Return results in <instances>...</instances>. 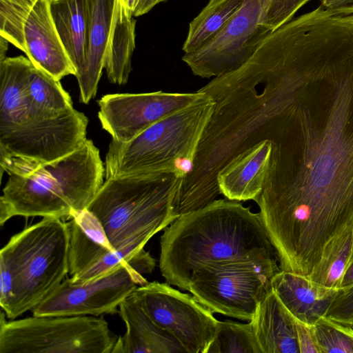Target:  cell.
Returning a JSON list of instances; mask_svg holds the SVG:
<instances>
[{"label":"cell","instance_id":"6da1fadb","mask_svg":"<svg viewBox=\"0 0 353 353\" xmlns=\"http://www.w3.org/2000/svg\"><path fill=\"white\" fill-rule=\"evenodd\" d=\"M217 139L230 159L268 141L254 201L280 263L316 271L353 232V20L299 17L231 79Z\"/></svg>","mask_w":353,"mask_h":353},{"label":"cell","instance_id":"7a4b0ae2","mask_svg":"<svg viewBox=\"0 0 353 353\" xmlns=\"http://www.w3.org/2000/svg\"><path fill=\"white\" fill-rule=\"evenodd\" d=\"M160 247L162 276L170 285L185 290L191 275L201 267L229 260L277 258L259 213L226 198L176 218L165 228Z\"/></svg>","mask_w":353,"mask_h":353},{"label":"cell","instance_id":"3957f363","mask_svg":"<svg viewBox=\"0 0 353 353\" xmlns=\"http://www.w3.org/2000/svg\"><path fill=\"white\" fill-rule=\"evenodd\" d=\"M8 180L0 197V225L14 216L70 220L86 209L103 184L99 149L88 139L74 152L46 163L0 157Z\"/></svg>","mask_w":353,"mask_h":353},{"label":"cell","instance_id":"277c9868","mask_svg":"<svg viewBox=\"0 0 353 353\" xmlns=\"http://www.w3.org/2000/svg\"><path fill=\"white\" fill-rule=\"evenodd\" d=\"M64 220L43 217L12 236L0 251V305L9 319L32 310L69 273Z\"/></svg>","mask_w":353,"mask_h":353},{"label":"cell","instance_id":"5b68a950","mask_svg":"<svg viewBox=\"0 0 353 353\" xmlns=\"http://www.w3.org/2000/svg\"><path fill=\"white\" fill-rule=\"evenodd\" d=\"M183 176L163 172L106 179L87 209L98 219L114 250L144 247L178 218L174 202Z\"/></svg>","mask_w":353,"mask_h":353},{"label":"cell","instance_id":"8992f818","mask_svg":"<svg viewBox=\"0 0 353 353\" xmlns=\"http://www.w3.org/2000/svg\"><path fill=\"white\" fill-rule=\"evenodd\" d=\"M214 105L212 99L204 94L131 140H112L105 157V179L163 172H179L184 176L192 164Z\"/></svg>","mask_w":353,"mask_h":353},{"label":"cell","instance_id":"52a82bcc","mask_svg":"<svg viewBox=\"0 0 353 353\" xmlns=\"http://www.w3.org/2000/svg\"><path fill=\"white\" fill-rule=\"evenodd\" d=\"M117 337L102 316H32L6 321L0 353H111Z\"/></svg>","mask_w":353,"mask_h":353},{"label":"cell","instance_id":"ba28073f","mask_svg":"<svg viewBox=\"0 0 353 353\" xmlns=\"http://www.w3.org/2000/svg\"><path fill=\"white\" fill-rule=\"evenodd\" d=\"M278 259H241L209 264L191 275L188 291L212 313L250 321L272 290Z\"/></svg>","mask_w":353,"mask_h":353},{"label":"cell","instance_id":"9c48e42d","mask_svg":"<svg viewBox=\"0 0 353 353\" xmlns=\"http://www.w3.org/2000/svg\"><path fill=\"white\" fill-rule=\"evenodd\" d=\"M10 65L23 66L30 74L34 66L22 55L6 57L0 62V72ZM88 124V117L75 109L49 120L0 113V157H19L38 163L53 161L85 143Z\"/></svg>","mask_w":353,"mask_h":353},{"label":"cell","instance_id":"30bf717a","mask_svg":"<svg viewBox=\"0 0 353 353\" xmlns=\"http://www.w3.org/2000/svg\"><path fill=\"white\" fill-rule=\"evenodd\" d=\"M272 0H245L229 22L198 50L184 53L182 61L194 76L209 79L242 66L265 38L282 26L271 11Z\"/></svg>","mask_w":353,"mask_h":353},{"label":"cell","instance_id":"8fae6325","mask_svg":"<svg viewBox=\"0 0 353 353\" xmlns=\"http://www.w3.org/2000/svg\"><path fill=\"white\" fill-rule=\"evenodd\" d=\"M132 294L151 319L170 334L187 353H206L218 320L193 295L157 281L139 285Z\"/></svg>","mask_w":353,"mask_h":353},{"label":"cell","instance_id":"7c38bea8","mask_svg":"<svg viewBox=\"0 0 353 353\" xmlns=\"http://www.w3.org/2000/svg\"><path fill=\"white\" fill-rule=\"evenodd\" d=\"M148 281L128 263L88 281L64 279L33 310L34 316H94L119 313L121 303Z\"/></svg>","mask_w":353,"mask_h":353},{"label":"cell","instance_id":"4fadbf2b","mask_svg":"<svg viewBox=\"0 0 353 353\" xmlns=\"http://www.w3.org/2000/svg\"><path fill=\"white\" fill-rule=\"evenodd\" d=\"M203 94L198 90L105 94L98 101V117L112 140L127 142L155 122L188 106Z\"/></svg>","mask_w":353,"mask_h":353},{"label":"cell","instance_id":"5bb4252c","mask_svg":"<svg viewBox=\"0 0 353 353\" xmlns=\"http://www.w3.org/2000/svg\"><path fill=\"white\" fill-rule=\"evenodd\" d=\"M67 223L70 234L69 274L73 281L93 280L124 263L131 265L140 252L135 245L114 250L101 223L87 208Z\"/></svg>","mask_w":353,"mask_h":353},{"label":"cell","instance_id":"9a60e30c","mask_svg":"<svg viewBox=\"0 0 353 353\" xmlns=\"http://www.w3.org/2000/svg\"><path fill=\"white\" fill-rule=\"evenodd\" d=\"M22 51L34 67L56 80L76 76L53 21L50 0H37L22 26Z\"/></svg>","mask_w":353,"mask_h":353},{"label":"cell","instance_id":"2e32d148","mask_svg":"<svg viewBox=\"0 0 353 353\" xmlns=\"http://www.w3.org/2000/svg\"><path fill=\"white\" fill-rule=\"evenodd\" d=\"M119 314L126 330L117 337L111 353H187L151 319L132 293L121 303Z\"/></svg>","mask_w":353,"mask_h":353},{"label":"cell","instance_id":"e0dca14e","mask_svg":"<svg viewBox=\"0 0 353 353\" xmlns=\"http://www.w3.org/2000/svg\"><path fill=\"white\" fill-rule=\"evenodd\" d=\"M271 150V143L263 141L225 165L217 175L221 194L233 201H255L265 181Z\"/></svg>","mask_w":353,"mask_h":353},{"label":"cell","instance_id":"ac0fdd59","mask_svg":"<svg viewBox=\"0 0 353 353\" xmlns=\"http://www.w3.org/2000/svg\"><path fill=\"white\" fill-rule=\"evenodd\" d=\"M272 290L297 319L313 325L324 316L339 289L328 288L305 276L281 270L272 281Z\"/></svg>","mask_w":353,"mask_h":353},{"label":"cell","instance_id":"d6986e66","mask_svg":"<svg viewBox=\"0 0 353 353\" xmlns=\"http://www.w3.org/2000/svg\"><path fill=\"white\" fill-rule=\"evenodd\" d=\"M115 0H88V28L85 65L77 75L79 99L88 104L95 97L103 69Z\"/></svg>","mask_w":353,"mask_h":353},{"label":"cell","instance_id":"ffe728a7","mask_svg":"<svg viewBox=\"0 0 353 353\" xmlns=\"http://www.w3.org/2000/svg\"><path fill=\"white\" fill-rule=\"evenodd\" d=\"M250 321L261 353H299L296 319L272 290Z\"/></svg>","mask_w":353,"mask_h":353},{"label":"cell","instance_id":"44dd1931","mask_svg":"<svg viewBox=\"0 0 353 353\" xmlns=\"http://www.w3.org/2000/svg\"><path fill=\"white\" fill-rule=\"evenodd\" d=\"M135 26L134 17L120 0H115L103 61V68L112 83L122 85L128 81L135 49Z\"/></svg>","mask_w":353,"mask_h":353},{"label":"cell","instance_id":"7402d4cb","mask_svg":"<svg viewBox=\"0 0 353 353\" xmlns=\"http://www.w3.org/2000/svg\"><path fill=\"white\" fill-rule=\"evenodd\" d=\"M53 21L79 75L85 63L88 28V0H50Z\"/></svg>","mask_w":353,"mask_h":353},{"label":"cell","instance_id":"603a6c76","mask_svg":"<svg viewBox=\"0 0 353 353\" xmlns=\"http://www.w3.org/2000/svg\"><path fill=\"white\" fill-rule=\"evenodd\" d=\"M73 103L60 81L33 66L26 86L23 110L33 118L55 119L72 112Z\"/></svg>","mask_w":353,"mask_h":353},{"label":"cell","instance_id":"cb8c5ba5","mask_svg":"<svg viewBox=\"0 0 353 353\" xmlns=\"http://www.w3.org/2000/svg\"><path fill=\"white\" fill-rule=\"evenodd\" d=\"M245 0H210L206 6L190 23L184 53L195 51L214 37L229 22Z\"/></svg>","mask_w":353,"mask_h":353},{"label":"cell","instance_id":"d4e9b609","mask_svg":"<svg viewBox=\"0 0 353 353\" xmlns=\"http://www.w3.org/2000/svg\"><path fill=\"white\" fill-rule=\"evenodd\" d=\"M206 353H261L251 321H218L215 335Z\"/></svg>","mask_w":353,"mask_h":353},{"label":"cell","instance_id":"484cf974","mask_svg":"<svg viewBox=\"0 0 353 353\" xmlns=\"http://www.w3.org/2000/svg\"><path fill=\"white\" fill-rule=\"evenodd\" d=\"M312 326L320 353H353V328L325 316Z\"/></svg>","mask_w":353,"mask_h":353},{"label":"cell","instance_id":"4316f807","mask_svg":"<svg viewBox=\"0 0 353 353\" xmlns=\"http://www.w3.org/2000/svg\"><path fill=\"white\" fill-rule=\"evenodd\" d=\"M37 0H0V36L22 51V26Z\"/></svg>","mask_w":353,"mask_h":353},{"label":"cell","instance_id":"83f0119b","mask_svg":"<svg viewBox=\"0 0 353 353\" xmlns=\"http://www.w3.org/2000/svg\"><path fill=\"white\" fill-rule=\"evenodd\" d=\"M352 263L353 232L333 255L324 270L310 280L328 288L339 289L343 276Z\"/></svg>","mask_w":353,"mask_h":353},{"label":"cell","instance_id":"f1b7e54d","mask_svg":"<svg viewBox=\"0 0 353 353\" xmlns=\"http://www.w3.org/2000/svg\"><path fill=\"white\" fill-rule=\"evenodd\" d=\"M324 316L353 328V285L339 289Z\"/></svg>","mask_w":353,"mask_h":353},{"label":"cell","instance_id":"f546056e","mask_svg":"<svg viewBox=\"0 0 353 353\" xmlns=\"http://www.w3.org/2000/svg\"><path fill=\"white\" fill-rule=\"evenodd\" d=\"M296 325L299 353H320L313 333L312 325L306 324L297 319Z\"/></svg>","mask_w":353,"mask_h":353},{"label":"cell","instance_id":"4dcf8cb0","mask_svg":"<svg viewBox=\"0 0 353 353\" xmlns=\"http://www.w3.org/2000/svg\"><path fill=\"white\" fill-rule=\"evenodd\" d=\"M166 0H141L134 12V17H139L148 12L152 8Z\"/></svg>","mask_w":353,"mask_h":353},{"label":"cell","instance_id":"1f68e13d","mask_svg":"<svg viewBox=\"0 0 353 353\" xmlns=\"http://www.w3.org/2000/svg\"><path fill=\"white\" fill-rule=\"evenodd\" d=\"M321 6L327 8H334L353 6V0H321Z\"/></svg>","mask_w":353,"mask_h":353},{"label":"cell","instance_id":"d6a6232c","mask_svg":"<svg viewBox=\"0 0 353 353\" xmlns=\"http://www.w3.org/2000/svg\"><path fill=\"white\" fill-rule=\"evenodd\" d=\"M353 285V263L346 270L341 283L340 288H345Z\"/></svg>","mask_w":353,"mask_h":353},{"label":"cell","instance_id":"836d02e7","mask_svg":"<svg viewBox=\"0 0 353 353\" xmlns=\"http://www.w3.org/2000/svg\"><path fill=\"white\" fill-rule=\"evenodd\" d=\"M141 0H120L128 12L134 17V12Z\"/></svg>","mask_w":353,"mask_h":353},{"label":"cell","instance_id":"e575fe53","mask_svg":"<svg viewBox=\"0 0 353 353\" xmlns=\"http://www.w3.org/2000/svg\"><path fill=\"white\" fill-rule=\"evenodd\" d=\"M8 41L2 36H0V61L4 60L8 48Z\"/></svg>","mask_w":353,"mask_h":353}]
</instances>
